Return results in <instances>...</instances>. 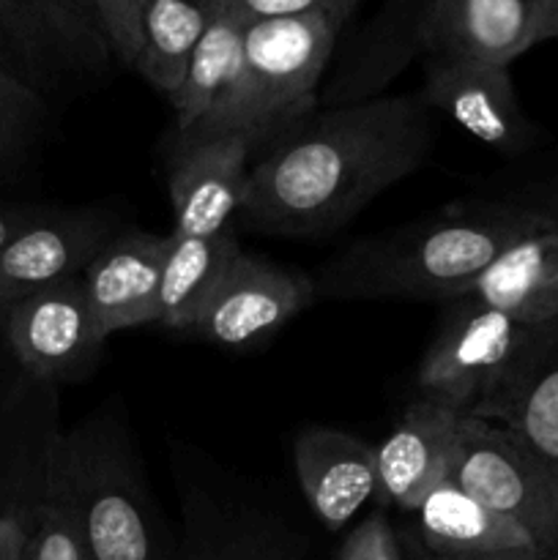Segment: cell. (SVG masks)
I'll return each instance as SVG.
<instances>
[{
  "mask_svg": "<svg viewBox=\"0 0 558 560\" xmlns=\"http://www.w3.org/2000/svg\"><path fill=\"white\" fill-rule=\"evenodd\" d=\"M425 96L345 104L290 131L249 170L244 222L301 238L353 222L381 191L414 175L432 151Z\"/></svg>",
  "mask_w": 558,
  "mask_h": 560,
  "instance_id": "6da1fadb",
  "label": "cell"
},
{
  "mask_svg": "<svg viewBox=\"0 0 558 560\" xmlns=\"http://www.w3.org/2000/svg\"><path fill=\"white\" fill-rule=\"evenodd\" d=\"M545 228V219L520 202L452 211L356 241L323 266L312 284L315 295L334 301L452 304L503 249Z\"/></svg>",
  "mask_w": 558,
  "mask_h": 560,
  "instance_id": "7a4b0ae2",
  "label": "cell"
},
{
  "mask_svg": "<svg viewBox=\"0 0 558 560\" xmlns=\"http://www.w3.org/2000/svg\"><path fill=\"white\" fill-rule=\"evenodd\" d=\"M342 27L328 16H277L246 22L244 63L230 96L186 140L257 137L315 102L317 82Z\"/></svg>",
  "mask_w": 558,
  "mask_h": 560,
  "instance_id": "3957f363",
  "label": "cell"
},
{
  "mask_svg": "<svg viewBox=\"0 0 558 560\" xmlns=\"http://www.w3.org/2000/svg\"><path fill=\"white\" fill-rule=\"evenodd\" d=\"M55 452L80 517L88 560H175L126 435L88 424L58 435Z\"/></svg>",
  "mask_w": 558,
  "mask_h": 560,
  "instance_id": "277c9868",
  "label": "cell"
},
{
  "mask_svg": "<svg viewBox=\"0 0 558 560\" xmlns=\"http://www.w3.org/2000/svg\"><path fill=\"white\" fill-rule=\"evenodd\" d=\"M449 481L518 523L536 550L558 556V465L512 430L463 416Z\"/></svg>",
  "mask_w": 558,
  "mask_h": 560,
  "instance_id": "5b68a950",
  "label": "cell"
},
{
  "mask_svg": "<svg viewBox=\"0 0 558 560\" xmlns=\"http://www.w3.org/2000/svg\"><path fill=\"white\" fill-rule=\"evenodd\" d=\"M113 58L91 0H0V69L38 93L93 85Z\"/></svg>",
  "mask_w": 558,
  "mask_h": 560,
  "instance_id": "8992f818",
  "label": "cell"
},
{
  "mask_svg": "<svg viewBox=\"0 0 558 560\" xmlns=\"http://www.w3.org/2000/svg\"><path fill=\"white\" fill-rule=\"evenodd\" d=\"M452 304V315L425 353L416 386L421 399L474 416L528 353L545 323H520L468 299Z\"/></svg>",
  "mask_w": 558,
  "mask_h": 560,
  "instance_id": "52a82bcc",
  "label": "cell"
},
{
  "mask_svg": "<svg viewBox=\"0 0 558 560\" xmlns=\"http://www.w3.org/2000/svg\"><path fill=\"white\" fill-rule=\"evenodd\" d=\"M3 326L11 353L42 383L80 381L104 348L80 277L11 304Z\"/></svg>",
  "mask_w": 558,
  "mask_h": 560,
  "instance_id": "ba28073f",
  "label": "cell"
},
{
  "mask_svg": "<svg viewBox=\"0 0 558 560\" xmlns=\"http://www.w3.org/2000/svg\"><path fill=\"white\" fill-rule=\"evenodd\" d=\"M315 299L310 277L239 252L219 277L191 331L224 348H244L299 315Z\"/></svg>",
  "mask_w": 558,
  "mask_h": 560,
  "instance_id": "9c48e42d",
  "label": "cell"
},
{
  "mask_svg": "<svg viewBox=\"0 0 558 560\" xmlns=\"http://www.w3.org/2000/svg\"><path fill=\"white\" fill-rule=\"evenodd\" d=\"M539 0H427L419 16L427 63L507 66L534 47Z\"/></svg>",
  "mask_w": 558,
  "mask_h": 560,
  "instance_id": "30bf717a",
  "label": "cell"
},
{
  "mask_svg": "<svg viewBox=\"0 0 558 560\" xmlns=\"http://www.w3.org/2000/svg\"><path fill=\"white\" fill-rule=\"evenodd\" d=\"M113 235V219L98 211L33 219L0 252V310L82 277Z\"/></svg>",
  "mask_w": 558,
  "mask_h": 560,
  "instance_id": "8fae6325",
  "label": "cell"
},
{
  "mask_svg": "<svg viewBox=\"0 0 558 560\" xmlns=\"http://www.w3.org/2000/svg\"><path fill=\"white\" fill-rule=\"evenodd\" d=\"M421 96L498 153L520 156L534 145L536 126L520 107L507 66L427 63Z\"/></svg>",
  "mask_w": 558,
  "mask_h": 560,
  "instance_id": "7c38bea8",
  "label": "cell"
},
{
  "mask_svg": "<svg viewBox=\"0 0 558 560\" xmlns=\"http://www.w3.org/2000/svg\"><path fill=\"white\" fill-rule=\"evenodd\" d=\"M170 252V235L129 230L109 244L82 271V290L98 337L159 323V284Z\"/></svg>",
  "mask_w": 558,
  "mask_h": 560,
  "instance_id": "4fadbf2b",
  "label": "cell"
},
{
  "mask_svg": "<svg viewBox=\"0 0 558 560\" xmlns=\"http://www.w3.org/2000/svg\"><path fill=\"white\" fill-rule=\"evenodd\" d=\"M255 140L244 135L191 142L170 175V202L175 211V238H211L228 233L241 213L249 186V156Z\"/></svg>",
  "mask_w": 558,
  "mask_h": 560,
  "instance_id": "5bb4252c",
  "label": "cell"
},
{
  "mask_svg": "<svg viewBox=\"0 0 558 560\" xmlns=\"http://www.w3.org/2000/svg\"><path fill=\"white\" fill-rule=\"evenodd\" d=\"M463 416L430 399H416L386 441L375 446L377 481L372 501L416 512L421 498L449 479Z\"/></svg>",
  "mask_w": 558,
  "mask_h": 560,
  "instance_id": "9a60e30c",
  "label": "cell"
},
{
  "mask_svg": "<svg viewBox=\"0 0 558 560\" xmlns=\"http://www.w3.org/2000/svg\"><path fill=\"white\" fill-rule=\"evenodd\" d=\"M293 463L306 503L328 530H342L375 498V446L350 432L306 427L295 435Z\"/></svg>",
  "mask_w": 558,
  "mask_h": 560,
  "instance_id": "2e32d148",
  "label": "cell"
},
{
  "mask_svg": "<svg viewBox=\"0 0 558 560\" xmlns=\"http://www.w3.org/2000/svg\"><path fill=\"white\" fill-rule=\"evenodd\" d=\"M474 416L507 427L558 465V317L542 326L528 353Z\"/></svg>",
  "mask_w": 558,
  "mask_h": 560,
  "instance_id": "e0dca14e",
  "label": "cell"
},
{
  "mask_svg": "<svg viewBox=\"0 0 558 560\" xmlns=\"http://www.w3.org/2000/svg\"><path fill=\"white\" fill-rule=\"evenodd\" d=\"M463 299L503 312L520 323L558 317V233L545 228L503 249ZM460 301V299H457Z\"/></svg>",
  "mask_w": 558,
  "mask_h": 560,
  "instance_id": "ac0fdd59",
  "label": "cell"
},
{
  "mask_svg": "<svg viewBox=\"0 0 558 560\" xmlns=\"http://www.w3.org/2000/svg\"><path fill=\"white\" fill-rule=\"evenodd\" d=\"M419 539L432 556H485L503 550H536L531 536L503 514L492 512L454 481L432 487L416 506Z\"/></svg>",
  "mask_w": 558,
  "mask_h": 560,
  "instance_id": "d6986e66",
  "label": "cell"
},
{
  "mask_svg": "<svg viewBox=\"0 0 558 560\" xmlns=\"http://www.w3.org/2000/svg\"><path fill=\"white\" fill-rule=\"evenodd\" d=\"M244 33L246 22L228 3H222L219 14L197 42L178 91L170 96L178 131L184 137H189L239 82L241 63H244Z\"/></svg>",
  "mask_w": 558,
  "mask_h": 560,
  "instance_id": "ffe728a7",
  "label": "cell"
},
{
  "mask_svg": "<svg viewBox=\"0 0 558 560\" xmlns=\"http://www.w3.org/2000/svg\"><path fill=\"white\" fill-rule=\"evenodd\" d=\"M224 0H146L140 20V52L135 69L156 91L173 96L191 52Z\"/></svg>",
  "mask_w": 558,
  "mask_h": 560,
  "instance_id": "44dd1931",
  "label": "cell"
},
{
  "mask_svg": "<svg viewBox=\"0 0 558 560\" xmlns=\"http://www.w3.org/2000/svg\"><path fill=\"white\" fill-rule=\"evenodd\" d=\"M239 252V244L230 233L211 235V238L170 235V252L159 284V323L191 331L219 277Z\"/></svg>",
  "mask_w": 558,
  "mask_h": 560,
  "instance_id": "7402d4cb",
  "label": "cell"
},
{
  "mask_svg": "<svg viewBox=\"0 0 558 560\" xmlns=\"http://www.w3.org/2000/svg\"><path fill=\"white\" fill-rule=\"evenodd\" d=\"M299 536L271 520L241 512L202 509L189 514L186 541L175 560H295Z\"/></svg>",
  "mask_w": 558,
  "mask_h": 560,
  "instance_id": "603a6c76",
  "label": "cell"
},
{
  "mask_svg": "<svg viewBox=\"0 0 558 560\" xmlns=\"http://www.w3.org/2000/svg\"><path fill=\"white\" fill-rule=\"evenodd\" d=\"M58 435L53 432L44 457L36 501L27 514V556L31 560H88L80 517L58 465Z\"/></svg>",
  "mask_w": 558,
  "mask_h": 560,
  "instance_id": "cb8c5ba5",
  "label": "cell"
},
{
  "mask_svg": "<svg viewBox=\"0 0 558 560\" xmlns=\"http://www.w3.org/2000/svg\"><path fill=\"white\" fill-rule=\"evenodd\" d=\"M42 118V93L0 69V167L31 145Z\"/></svg>",
  "mask_w": 558,
  "mask_h": 560,
  "instance_id": "d4e9b609",
  "label": "cell"
},
{
  "mask_svg": "<svg viewBox=\"0 0 558 560\" xmlns=\"http://www.w3.org/2000/svg\"><path fill=\"white\" fill-rule=\"evenodd\" d=\"M244 22L277 20V16H328L345 27L359 0H224Z\"/></svg>",
  "mask_w": 558,
  "mask_h": 560,
  "instance_id": "484cf974",
  "label": "cell"
},
{
  "mask_svg": "<svg viewBox=\"0 0 558 560\" xmlns=\"http://www.w3.org/2000/svg\"><path fill=\"white\" fill-rule=\"evenodd\" d=\"M91 3L102 20L115 60L135 69L137 52H140V20L146 0H91Z\"/></svg>",
  "mask_w": 558,
  "mask_h": 560,
  "instance_id": "4316f807",
  "label": "cell"
},
{
  "mask_svg": "<svg viewBox=\"0 0 558 560\" xmlns=\"http://www.w3.org/2000/svg\"><path fill=\"white\" fill-rule=\"evenodd\" d=\"M339 560H405L397 530L383 514H370L345 539Z\"/></svg>",
  "mask_w": 558,
  "mask_h": 560,
  "instance_id": "83f0119b",
  "label": "cell"
},
{
  "mask_svg": "<svg viewBox=\"0 0 558 560\" xmlns=\"http://www.w3.org/2000/svg\"><path fill=\"white\" fill-rule=\"evenodd\" d=\"M27 545V528L22 520L0 514V560H22Z\"/></svg>",
  "mask_w": 558,
  "mask_h": 560,
  "instance_id": "f1b7e54d",
  "label": "cell"
},
{
  "mask_svg": "<svg viewBox=\"0 0 558 560\" xmlns=\"http://www.w3.org/2000/svg\"><path fill=\"white\" fill-rule=\"evenodd\" d=\"M33 219H38V213L33 211V208L0 206V252H3V246L9 244L20 230H25Z\"/></svg>",
  "mask_w": 558,
  "mask_h": 560,
  "instance_id": "f546056e",
  "label": "cell"
},
{
  "mask_svg": "<svg viewBox=\"0 0 558 560\" xmlns=\"http://www.w3.org/2000/svg\"><path fill=\"white\" fill-rule=\"evenodd\" d=\"M558 38V0H539L536 3V31L534 44Z\"/></svg>",
  "mask_w": 558,
  "mask_h": 560,
  "instance_id": "4dcf8cb0",
  "label": "cell"
},
{
  "mask_svg": "<svg viewBox=\"0 0 558 560\" xmlns=\"http://www.w3.org/2000/svg\"><path fill=\"white\" fill-rule=\"evenodd\" d=\"M520 206H525V208H531V211L539 213V217L547 222V228L556 230L558 233V186H550V189L539 191V195H534L531 200L520 202Z\"/></svg>",
  "mask_w": 558,
  "mask_h": 560,
  "instance_id": "1f68e13d",
  "label": "cell"
},
{
  "mask_svg": "<svg viewBox=\"0 0 558 560\" xmlns=\"http://www.w3.org/2000/svg\"><path fill=\"white\" fill-rule=\"evenodd\" d=\"M435 560H558V556H547L539 550H503L485 552V556H432Z\"/></svg>",
  "mask_w": 558,
  "mask_h": 560,
  "instance_id": "d6a6232c",
  "label": "cell"
},
{
  "mask_svg": "<svg viewBox=\"0 0 558 560\" xmlns=\"http://www.w3.org/2000/svg\"><path fill=\"white\" fill-rule=\"evenodd\" d=\"M399 545H403V556H405V560H435L432 558V552L427 550L425 545H421V539H419V534H405V536H399Z\"/></svg>",
  "mask_w": 558,
  "mask_h": 560,
  "instance_id": "836d02e7",
  "label": "cell"
},
{
  "mask_svg": "<svg viewBox=\"0 0 558 560\" xmlns=\"http://www.w3.org/2000/svg\"><path fill=\"white\" fill-rule=\"evenodd\" d=\"M22 560H31V556H27V545H25V552H22Z\"/></svg>",
  "mask_w": 558,
  "mask_h": 560,
  "instance_id": "e575fe53",
  "label": "cell"
}]
</instances>
